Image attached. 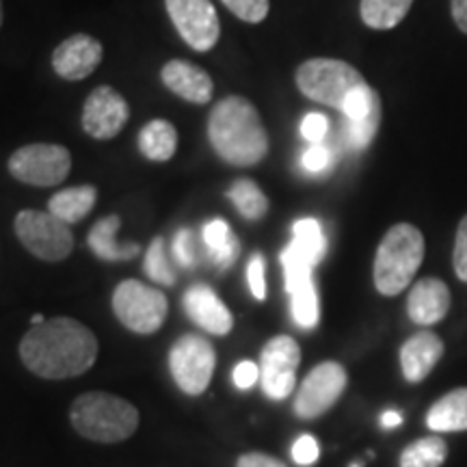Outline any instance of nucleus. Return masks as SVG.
Masks as SVG:
<instances>
[{"mask_svg": "<svg viewBox=\"0 0 467 467\" xmlns=\"http://www.w3.org/2000/svg\"><path fill=\"white\" fill-rule=\"evenodd\" d=\"M115 317L134 334H156L165 325L169 301L161 290L150 288L139 279H126L113 292Z\"/></svg>", "mask_w": 467, "mask_h": 467, "instance_id": "423d86ee", "label": "nucleus"}, {"mask_svg": "<svg viewBox=\"0 0 467 467\" xmlns=\"http://www.w3.org/2000/svg\"><path fill=\"white\" fill-rule=\"evenodd\" d=\"M446 452V443L440 437H424L402 451L400 467H440Z\"/></svg>", "mask_w": 467, "mask_h": 467, "instance_id": "c85d7f7f", "label": "nucleus"}, {"mask_svg": "<svg viewBox=\"0 0 467 467\" xmlns=\"http://www.w3.org/2000/svg\"><path fill=\"white\" fill-rule=\"evenodd\" d=\"M443 355V342L433 331H420L402 344L400 366L409 383H420L431 375Z\"/></svg>", "mask_w": 467, "mask_h": 467, "instance_id": "aec40b11", "label": "nucleus"}, {"mask_svg": "<svg viewBox=\"0 0 467 467\" xmlns=\"http://www.w3.org/2000/svg\"><path fill=\"white\" fill-rule=\"evenodd\" d=\"M162 85L191 104H206L213 100L214 83L206 69L184 58H173L161 69Z\"/></svg>", "mask_w": 467, "mask_h": 467, "instance_id": "a211bd4d", "label": "nucleus"}, {"mask_svg": "<svg viewBox=\"0 0 467 467\" xmlns=\"http://www.w3.org/2000/svg\"><path fill=\"white\" fill-rule=\"evenodd\" d=\"M342 115L347 117L348 148L364 150L381 126V98L368 83L361 85L347 98Z\"/></svg>", "mask_w": 467, "mask_h": 467, "instance_id": "2eb2a0df", "label": "nucleus"}, {"mask_svg": "<svg viewBox=\"0 0 467 467\" xmlns=\"http://www.w3.org/2000/svg\"><path fill=\"white\" fill-rule=\"evenodd\" d=\"M173 258L180 266H195L197 265V241L191 230H180L173 238Z\"/></svg>", "mask_w": 467, "mask_h": 467, "instance_id": "2f4dec72", "label": "nucleus"}, {"mask_svg": "<svg viewBox=\"0 0 467 467\" xmlns=\"http://www.w3.org/2000/svg\"><path fill=\"white\" fill-rule=\"evenodd\" d=\"M121 219L117 214H109L98 221L96 225L91 227L89 238V247L98 258L107 260V262H115V260H130L139 254V244H124L117 241V232H119Z\"/></svg>", "mask_w": 467, "mask_h": 467, "instance_id": "412c9836", "label": "nucleus"}, {"mask_svg": "<svg viewBox=\"0 0 467 467\" xmlns=\"http://www.w3.org/2000/svg\"><path fill=\"white\" fill-rule=\"evenodd\" d=\"M175 31L197 52H210L219 44L221 20L213 0H165Z\"/></svg>", "mask_w": 467, "mask_h": 467, "instance_id": "9d476101", "label": "nucleus"}, {"mask_svg": "<svg viewBox=\"0 0 467 467\" xmlns=\"http://www.w3.org/2000/svg\"><path fill=\"white\" fill-rule=\"evenodd\" d=\"M301 162L309 173H320V171H325L327 167H329L331 151L327 150L323 143H314L312 148H309L306 154H303Z\"/></svg>", "mask_w": 467, "mask_h": 467, "instance_id": "c9c22d12", "label": "nucleus"}, {"mask_svg": "<svg viewBox=\"0 0 467 467\" xmlns=\"http://www.w3.org/2000/svg\"><path fill=\"white\" fill-rule=\"evenodd\" d=\"M14 230L17 241L44 262L66 260L74 249V236L67 223L57 219L48 210H20L16 214Z\"/></svg>", "mask_w": 467, "mask_h": 467, "instance_id": "0eeeda50", "label": "nucleus"}, {"mask_svg": "<svg viewBox=\"0 0 467 467\" xmlns=\"http://www.w3.org/2000/svg\"><path fill=\"white\" fill-rule=\"evenodd\" d=\"M20 358L33 375L61 381L85 375L98 359V337L74 318L33 325L20 342Z\"/></svg>", "mask_w": 467, "mask_h": 467, "instance_id": "f257e3e1", "label": "nucleus"}, {"mask_svg": "<svg viewBox=\"0 0 467 467\" xmlns=\"http://www.w3.org/2000/svg\"><path fill=\"white\" fill-rule=\"evenodd\" d=\"M217 353L213 344L202 336L189 334L180 337L169 353V370L178 388L189 396H200L213 381Z\"/></svg>", "mask_w": 467, "mask_h": 467, "instance_id": "1a4fd4ad", "label": "nucleus"}, {"mask_svg": "<svg viewBox=\"0 0 467 467\" xmlns=\"http://www.w3.org/2000/svg\"><path fill=\"white\" fill-rule=\"evenodd\" d=\"M285 290L290 292L292 318L303 329H312L318 323V295L312 279V265L292 244L282 251Z\"/></svg>", "mask_w": 467, "mask_h": 467, "instance_id": "ddd939ff", "label": "nucleus"}, {"mask_svg": "<svg viewBox=\"0 0 467 467\" xmlns=\"http://www.w3.org/2000/svg\"><path fill=\"white\" fill-rule=\"evenodd\" d=\"M98 191L96 186H72V189H63L55 192L48 202V213L55 214L57 219H61L63 223L72 225L78 223L80 219H85L96 206Z\"/></svg>", "mask_w": 467, "mask_h": 467, "instance_id": "4be33fe9", "label": "nucleus"}, {"mask_svg": "<svg viewBox=\"0 0 467 467\" xmlns=\"http://www.w3.org/2000/svg\"><path fill=\"white\" fill-rule=\"evenodd\" d=\"M236 467H285L282 461L275 457H268L265 452H247L238 459Z\"/></svg>", "mask_w": 467, "mask_h": 467, "instance_id": "58836bf2", "label": "nucleus"}, {"mask_svg": "<svg viewBox=\"0 0 467 467\" xmlns=\"http://www.w3.org/2000/svg\"><path fill=\"white\" fill-rule=\"evenodd\" d=\"M329 130V121L320 113H307L301 121V134L309 143H323L325 134Z\"/></svg>", "mask_w": 467, "mask_h": 467, "instance_id": "f704fd0d", "label": "nucleus"}, {"mask_svg": "<svg viewBox=\"0 0 467 467\" xmlns=\"http://www.w3.org/2000/svg\"><path fill=\"white\" fill-rule=\"evenodd\" d=\"M296 87L312 102L342 110L347 98L366 85L364 76L340 58H309L296 69Z\"/></svg>", "mask_w": 467, "mask_h": 467, "instance_id": "39448f33", "label": "nucleus"}, {"mask_svg": "<svg viewBox=\"0 0 467 467\" xmlns=\"http://www.w3.org/2000/svg\"><path fill=\"white\" fill-rule=\"evenodd\" d=\"M400 422H402V418H400L399 411H385L381 416L383 429H394V426H399Z\"/></svg>", "mask_w": 467, "mask_h": 467, "instance_id": "a19ab883", "label": "nucleus"}, {"mask_svg": "<svg viewBox=\"0 0 467 467\" xmlns=\"http://www.w3.org/2000/svg\"><path fill=\"white\" fill-rule=\"evenodd\" d=\"M17 182L31 186H57L69 175L72 154L55 143H31L16 150L7 162Z\"/></svg>", "mask_w": 467, "mask_h": 467, "instance_id": "6e6552de", "label": "nucleus"}, {"mask_svg": "<svg viewBox=\"0 0 467 467\" xmlns=\"http://www.w3.org/2000/svg\"><path fill=\"white\" fill-rule=\"evenodd\" d=\"M139 150L148 161L167 162L178 150V130L171 121L151 119L139 132Z\"/></svg>", "mask_w": 467, "mask_h": 467, "instance_id": "b1692460", "label": "nucleus"}, {"mask_svg": "<svg viewBox=\"0 0 467 467\" xmlns=\"http://www.w3.org/2000/svg\"><path fill=\"white\" fill-rule=\"evenodd\" d=\"M221 3L249 25H260L271 9V0H221Z\"/></svg>", "mask_w": 467, "mask_h": 467, "instance_id": "7c9ffc66", "label": "nucleus"}, {"mask_svg": "<svg viewBox=\"0 0 467 467\" xmlns=\"http://www.w3.org/2000/svg\"><path fill=\"white\" fill-rule=\"evenodd\" d=\"M426 424L437 433L467 431V388L454 389L429 409Z\"/></svg>", "mask_w": 467, "mask_h": 467, "instance_id": "5701e85b", "label": "nucleus"}, {"mask_svg": "<svg viewBox=\"0 0 467 467\" xmlns=\"http://www.w3.org/2000/svg\"><path fill=\"white\" fill-rule=\"evenodd\" d=\"M184 312L197 327L213 336H227L234 327L232 312L206 284H195L184 292Z\"/></svg>", "mask_w": 467, "mask_h": 467, "instance_id": "f3484780", "label": "nucleus"}, {"mask_svg": "<svg viewBox=\"0 0 467 467\" xmlns=\"http://www.w3.org/2000/svg\"><path fill=\"white\" fill-rule=\"evenodd\" d=\"M301 348L290 336H277L266 342L260 358V383L268 399H288L296 383Z\"/></svg>", "mask_w": 467, "mask_h": 467, "instance_id": "9b49d317", "label": "nucleus"}, {"mask_svg": "<svg viewBox=\"0 0 467 467\" xmlns=\"http://www.w3.org/2000/svg\"><path fill=\"white\" fill-rule=\"evenodd\" d=\"M227 197H230L234 208L241 213L243 219L260 221L266 217L268 200L254 180H236V182L230 186V191H227Z\"/></svg>", "mask_w": 467, "mask_h": 467, "instance_id": "bb28decb", "label": "nucleus"}, {"mask_svg": "<svg viewBox=\"0 0 467 467\" xmlns=\"http://www.w3.org/2000/svg\"><path fill=\"white\" fill-rule=\"evenodd\" d=\"M102 44L87 33H76L52 52V67L66 80H83L102 63Z\"/></svg>", "mask_w": 467, "mask_h": 467, "instance_id": "dca6fc26", "label": "nucleus"}, {"mask_svg": "<svg viewBox=\"0 0 467 467\" xmlns=\"http://www.w3.org/2000/svg\"><path fill=\"white\" fill-rule=\"evenodd\" d=\"M208 139L219 159L234 167H254L268 154V132L258 109L243 96H227L208 117Z\"/></svg>", "mask_w": 467, "mask_h": 467, "instance_id": "f03ea898", "label": "nucleus"}, {"mask_svg": "<svg viewBox=\"0 0 467 467\" xmlns=\"http://www.w3.org/2000/svg\"><path fill=\"white\" fill-rule=\"evenodd\" d=\"M143 268H145V273H148V277L154 279L156 284H162V285L175 284V273L171 268V262H169V258H167L165 241H162V238H156V241L150 244Z\"/></svg>", "mask_w": 467, "mask_h": 467, "instance_id": "c756f323", "label": "nucleus"}, {"mask_svg": "<svg viewBox=\"0 0 467 467\" xmlns=\"http://www.w3.org/2000/svg\"><path fill=\"white\" fill-rule=\"evenodd\" d=\"M413 0H361L359 16L366 26L375 31H389L405 20Z\"/></svg>", "mask_w": 467, "mask_h": 467, "instance_id": "a878e982", "label": "nucleus"}, {"mask_svg": "<svg viewBox=\"0 0 467 467\" xmlns=\"http://www.w3.org/2000/svg\"><path fill=\"white\" fill-rule=\"evenodd\" d=\"M318 443L309 435H301L299 440L295 441V446H292V459L299 465H312L314 461L318 459Z\"/></svg>", "mask_w": 467, "mask_h": 467, "instance_id": "e433bc0d", "label": "nucleus"}, {"mask_svg": "<svg viewBox=\"0 0 467 467\" xmlns=\"http://www.w3.org/2000/svg\"><path fill=\"white\" fill-rule=\"evenodd\" d=\"M451 309V290L437 277H426L413 285L407 299L409 318L416 325L431 327L446 317Z\"/></svg>", "mask_w": 467, "mask_h": 467, "instance_id": "6ab92c4d", "label": "nucleus"}, {"mask_svg": "<svg viewBox=\"0 0 467 467\" xmlns=\"http://www.w3.org/2000/svg\"><path fill=\"white\" fill-rule=\"evenodd\" d=\"M454 271H457V277L461 282H467V214L461 219L457 238H454Z\"/></svg>", "mask_w": 467, "mask_h": 467, "instance_id": "72a5a7b5", "label": "nucleus"}, {"mask_svg": "<svg viewBox=\"0 0 467 467\" xmlns=\"http://www.w3.org/2000/svg\"><path fill=\"white\" fill-rule=\"evenodd\" d=\"M424 260V236L411 223L389 227L375 255V285L385 296H396L411 284Z\"/></svg>", "mask_w": 467, "mask_h": 467, "instance_id": "20e7f679", "label": "nucleus"}, {"mask_svg": "<svg viewBox=\"0 0 467 467\" xmlns=\"http://www.w3.org/2000/svg\"><path fill=\"white\" fill-rule=\"evenodd\" d=\"M260 381V366L254 361H241L234 368V385L238 389H251Z\"/></svg>", "mask_w": 467, "mask_h": 467, "instance_id": "4c0bfd02", "label": "nucleus"}, {"mask_svg": "<svg viewBox=\"0 0 467 467\" xmlns=\"http://www.w3.org/2000/svg\"><path fill=\"white\" fill-rule=\"evenodd\" d=\"M247 282L251 295L258 301L266 299V279H265V258L260 254H255L254 258L249 260L247 266Z\"/></svg>", "mask_w": 467, "mask_h": 467, "instance_id": "473e14b6", "label": "nucleus"}, {"mask_svg": "<svg viewBox=\"0 0 467 467\" xmlns=\"http://www.w3.org/2000/svg\"><path fill=\"white\" fill-rule=\"evenodd\" d=\"M44 317H42V314H35V317H33V325H42L44 323Z\"/></svg>", "mask_w": 467, "mask_h": 467, "instance_id": "79ce46f5", "label": "nucleus"}, {"mask_svg": "<svg viewBox=\"0 0 467 467\" xmlns=\"http://www.w3.org/2000/svg\"><path fill=\"white\" fill-rule=\"evenodd\" d=\"M452 17L461 31L467 35V0H452Z\"/></svg>", "mask_w": 467, "mask_h": 467, "instance_id": "ea45409f", "label": "nucleus"}, {"mask_svg": "<svg viewBox=\"0 0 467 467\" xmlns=\"http://www.w3.org/2000/svg\"><path fill=\"white\" fill-rule=\"evenodd\" d=\"M208 258L217 268H230L241 255V243L223 219H213L202 230Z\"/></svg>", "mask_w": 467, "mask_h": 467, "instance_id": "393cba45", "label": "nucleus"}, {"mask_svg": "<svg viewBox=\"0 0 467 467\" xmlns=\"http://www.w3.org/2000/svg\"><path fill=\"white\" fill-rule=\"evenodd\" d=\"M69 420L76 433L85 440L117 443L134 435L139 426V411L121 396L87 392L72 402Z\"/></svg>", "mask_w": 467, "mask_h": 467, "instance_id": "7ed1b4c3", "label": "nucleus"}, {"mask_svg": "<svg viewBox=\"0 0 467 467\" xmlns=\"http://www.w3.org/2000/svg\"><path fill=\"white\" fill-rule=\"evenodd\" d=\"M292 247H295L299 254L306 258L309 265L317 266L320 260H323L327 251V241L323 227L317 219H301L296 221L295 227H292Z\"/></svg>", "mask_w": 467, "mask_h": 467, "instance_id": "cd10ccee", "label": "nucleus"}, {"mask_svg": "<svg viewBox=\"0 0 467 467\" xmlns=\"http://www.w3.org/2000/svg\"><path fill=\"white\" fill-rule=\"evenodd\" d=\"M3 20H5V11H3V0H0V26H3Z\"/></svg>", "mask_w": 467, "mask_h": 467, "instance_id": "37998d69", "label": "nucleus"}, {"mask_svg": "<svg viewBox=\"0 0 467 467\" xmlns=\"http://www.w3.org/2000/svg\"><path fill=\"white\" fill-rule=\"evenodd\" d=\"M130 119V107L119 91L109 85L96 87L83 107V130L98 141H109L124 130Z\"/></svg>", "mask_w": 467, "mask_h": 467, "instance_id": "4468645a", "label": "nucleus"}, {"mask_svg": "<svg viewBox=\"0 0 467 467\" xmlns=\"http://www.w3.org/2000/svg\"><path fill=\"white\" fill-rule=\"evenodd\" d=\"M347 389V370L337 361H323L303 381L295 399V413L303 420L323 416Z\"/></svg>", "mask_w": 467, "mask_h": 467, "instance_id": "f8f14e48", "label": "nucleus"}]
</instances>
